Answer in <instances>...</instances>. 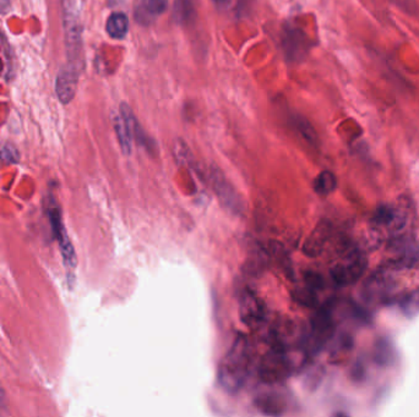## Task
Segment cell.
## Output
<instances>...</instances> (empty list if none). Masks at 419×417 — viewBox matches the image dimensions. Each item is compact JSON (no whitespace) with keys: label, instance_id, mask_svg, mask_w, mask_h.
<instances>
[{"label":"cell","instance_id":"1","mask_svg":"<svg viewBox=\"0 0 419 417\" xmlns=\"http://www.w3.org/2000/svg\"><path fill=\"white\" fill-rule=\"evenodd\" d=\"M250 345L244 334H238L218 366V383L228 394H237L246 384L250 366Z\"/></svg>","mask_w":419,"mask_h":417},{"label":"cell","instance_id":"2","mask_svg":"<svg viewBox=\"0 0 419 417\" xmlns=\"http://www.w3.org/2000/svg\"><path fill=\"white\" fill-rule=\"evenodd\" d=\"M293 361L286 346L275 344L264 356L259 367V377L267 384H277L291 376Z\"/></svg>","mask_w":419,"mask_h":417},{"label":"cell","instance_id":"3","mask_svg":"<svg viewBox=\"0 0 419 417\" xmlns=\"http://www.w3.org/2000/svg\"><path fill=\"white\" fill-rule=\"evenodd\" d=\"M367 265V257L360 251H350L331 267V278L339 286H350L364 275Z\"/></svg>","mask_w":419,"mask_h":417},{"label":"cell","instance_id":"4","mask_svg":"<svg viewBox=\"0 0 419 417\" xmlns=\"http://www.w3.org/2000/svg\"><path fill=\"white\" fill-rule=\"evenodd\" d=\"M267 304L254 291H244L239 300V319L248 328L257 329L267 319Z\"/></svg>","mask_w":419,"mask_h":417},{"label":"cell","instance_id":"5","mask_svg":"<svg viewBox=\"0 0 419 417\" xmlns=\"http://www.w3.org/2000/svg\"><path fill=\"white\" fill-rule=\"evenodd\" d=\"M211 186L213 191L216 193L218 200L227 211L233 214H242L244 211V205H243L242 198L239 196L237 190L232 186V184L228 182L222 173L220 172L216 168H213L208 174Z\"/></svg>","mask_w":419,"mask_h":417},{"label":"cell","instance_id":"6","mask_svg":"<svg viewBox=\"0 0 419 417\" xmlns=\"http://www.w3.org/2000/svg\"><path fill=\"white\" fill-rule=\"evenodd\" d=\"M281 45L287 61L298 63L306 59L309 52V40L303 31L287 24L282 30Z\"/></svg>","mask_w":419,"mask_h":417},{"label":"cell","instance_id":"7","mask_svg":"<svg viewBox=\"0 0 419 417\" xmlns=\"http://www.w3.org/2000/svg\"><path fill=\"white\" fill-rule=\"evenodd\" d=\"M64 25L69 54L73 57L74 61H76V59H80L81 53V25L79 14L75 10L73 0L64 1Z\"/></svg>","mask_w":419,"mask_h":417},{"label":"cell","instance_id":"8","mask_svg":"<svg viewBox=\"0 0 419 417\" xmlns=\"http://www.w3.org/2000/svg\"><path fill=\"white\" fill-rule=\"evenodd\" d=\"M407 216L399 207L392 205H381L374 212L371 223L378 229H386L390 233L402 231L406 226Z\"/></svg>","mask_w":419,"mask_h":417},{"label":"cell","instance_id":"9","mask_svg":"<svg viewBox=\"0 0 419 417\" xmlns=\"http://www.w3.org/2000/svg\"><path fill=\"white\" fill-rule=\"evenodd\" d=\"M50 217L52 226H53V231H55V237L59 242L62 255L64 257L65 265H68L69 268H74L76 265V255H75L74 247L71 245L69 237L65 233V228L63 226L59 210L55 208L53 211H50Z\"/></svg>","mask_w":419,"mask_h":417},{"label":"cell","instance_id":"10","mask_svg":"<svg viewBox=\"0 0 419 417\" xmlns=\"http://www.w3.org/2000/svg\"><path fill=\"white\" fill-rule=\"evenodd\" d=\"M78 89V70L74 65H69L60 70L57 78V96L62 103L68 104L74 98Z\"/></svg>","mask_w":419,"mask_h":417},{"label":"cell","instance_id":"11","mask_svg":"<svg viewBox=\"0 0 419 417\" xmlns=\"http://www.w3.org/2000/svg\"><path fill=\"white\" fill-rule=\"evenodd\" d=\"M255 407L267 416H281L286 414L287 400L283 395L276 392H267L255 397Z\"/></svg>","mask_w":419,"mask_h":417},{"label":"cell","instance_id":"12","mask_svg":"<svg viewBox=\"0 0 419 417\" xmlns=\"http://www.w3.org/2000/svg\"><path fill=\"white\" fill-rule=\"evenodd\" d=\"M168 0H140L135 6V20L141 25H150L167 10Z\"/></svg>","mask_w":419,"mask_h":417},{"label":"cell","instance_id":"13","mask_svg":"<svg viewBox=\"0 0 419 417\" xmlns=\"http://www.w3.org/2000/svg\"><path fill=\"white\" fill-rule=\"evenodd\" d=\"M331 226L327 221H321L315 229L311 231V235L306 239L303 246V252L309 257H316L320 255L325 249L327 241L330 239Z\"/></svg>","mask_w":419,"mask_h":417},{"label":"cell","instance_id":"14","mask_svg":"<svg viewBox=\"0 0 419 417\" xmlns=\"http://www.w3.org/2000/svg\"><path fill=\"white\" fill-rule=\"evenodd\" d=\"M391 250L394 251L392 263L399 267H411L418 260V249L411 241H396Z\"/></svg>","mask_w":419,"mask_h":417},{"label":"cell","instance_id":"15","mask_svg":"<svg viewBox=\"0 0 419 417\" xmlns=\"http://www.w3.org/2000/svg\"><path fill=\"white\" fill-rule=\"evenodd\" d=\"M197 0H174L173 20L178 25H190L197 19Z\"/></svg>","mask_w":419,"mask_h":417},{"label":"cell","instance_id":"16","mask_svg":"<svg viewBox=\"0 0 419 417\" xmlns=\"http://www.w3.org/2000/svg\"><path fill=\"white\" fill-rule=\"evenodd\" d=\"M119 113L123 115V118L125 119V122L128 124L129 130H130L133 140H136L140 145H143L145 147H151V138H148V135L145 133L143 128L140 126L138 119L135 118L133 110L129 107L128 104H120Z\"/></svg>","mask_w":419,"mask_h":417},{"label":"cell","instance_id":"17","mask_svg":"<svg viewBox=\"0 0 419 417\" xmlns=\"http://www.w3.org/2000/svg\"><path fill=\"white\" fill-rule=\"evenodd\" d=\"M112 123H113L114 131H115V135H117V138H118L119 146H120L122 152L125 156L132 154L133 138H132L128 124L125 122V119L123 118V115L120 113L113 114Z\"/></svg>","mask_w":419,"mask_h":417},{"label":"cell","instance_id":"18","mask_svg":"<svg viewBox=\"0 0 419 417\" xmlns=\"http://www.w3.org/2000/svg\"><path fill=\"white\" fill-rule=\"evenodd\" d=\"M106 30L111 38L113 40H123L127 36L129 30V19L128 16L123 13H113L107 20L106 24Z\"/></svg>","mask_w":419,"mask_h":417},{"label":"cell","instance_id":"19","mask_svg":"<svg viewBox=\"0 0 419 417\" xmlns=\"http://www.w3.org/2000/svg\"><path fill=\"white\" fill-rule=\"evenodd\" d=\"M291 124L293 129L296 130L298 135H299L306 142L309 143L311 146H316V145H318L319 138H318L315 130H314V128L311 126V123H309L304 117H301L299 114L293 115L291 118Z\"/></svg>","mask_w":419,"mask_h":417},{"label":"cell","instance_id":"20","mask_svg":"<svg viewBox=\"0 0 419 417\" xmlns=\"http://www.w3.org/2000/svg\"><path fill=\"white\" fill-rule=\"evenodd\" d=\"M337 187V179L334 173L325 170L321 172L314 180V191L321 196H327L335 191Z\"/></svg>","mask_w":419,"mask_h":417},{"label":"cell","instance_id":"21","mask_svg":"<svg viewBox=\"0 0 419 417\" xmlns=\"http://www.w3.org/2000/svg\"><path fill=\"white\" fill-rule=\"evenodd\" d=\"M399 305H401L402 311L407 316L419 314V289L411 294L406 295L404 299L401 300Z\"/></svg>","mask_w":419,"mask_h":417},{"label":"cell","instance_id":"22","mask_svg":"<svg viewBox=\"0 0 419 417\" xmlns=\"http://www.w3.org/2000/svg\"><path fill=\"white\" fill-rule=\"evenodd\" d=\"M294 300L301 305L313 307L316 305L315 289H313L308 285H306V288H299V289L296 290Z\"/></svg>","mask_w":419,"mask_h":417},{"label":"cell","instance_id":"23","mask_svg":"<svg viewBox=\"0 0 419 417\" xmlns=\"http://www.w3.org/2000/svg\"><path fill=\"white\" fill-rule=\"evenodd\" d=\"M391 4H394L399 10L404 11L409 15L414 16L419 14V6L417 0H389Z\"/></svg>","mask_w":419,"mask_h":417},{"label":"cell","instance_id":"24","mask_svg":"<svg viewBox=\"0 0 419 417\" xmlns=\"http://www.w3.org/2000/svg\"><path fill=\"white\" fill-rule=\"evenodd\" d=\"M213 3L220 9H223V8H227L229 6L231 0H213Z\"/></svg>","mask_w":419,"mask_h":417},{"label":"cell","instance_id":"25","mask_svg":"<svg viewBox=\"0 0 419 417\" xmlns=\"http://www.w3.org/2000/svg\"><path fill=\"white\" fill-rule=\"evenodd\" d=\"M119 3H120V0H108L109 6H118Z\"/></svg>","mask_w":419,"mask_h":417}]
</instances>
